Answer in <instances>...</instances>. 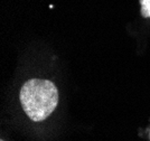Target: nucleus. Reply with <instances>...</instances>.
I'll return each mask as SVG.
<instances>
[{
  "label": "nucleus",
  "mask_w": 150,
  "mask_h": 141,
  "mask_svg": "<svg viewBox=\"0 0 150 141\" xmlns=\"http://www.w3.org/2000/svg\"><path fill=\"white\" fill-rule=\"evenodd\" d=\"M19 100L26 114L33 121H43L56 109L58 91L53 82L47 80H29L23 85Z\"/></svg>",
  "instance_id": "nucleus-1"
},
{
  "label": "nucleus",
  "mask_w": 150,
  "mask_h": 141,
  "mask_svg": "<svg viewBox=\"0 0 150 141\" xmlns=\"http://www.w3.org/2000/svg\"><path fill=\"white\" fill-rule=\"evenodd\" d=\"M141 5V16L144 18H150V0H140Z\"/></svg>",
  "instance_id": "nucleus-2"
},
{
  "label": "nucleus",
  "mask_w": 150,
  "mask_h": 141,
  "mask_svg": "<svg viewBox=\"0 0 150 141\" xmlns=\"http://www.w3.org/2000/svg\"><path fill=\"white\" fill-rule=\"evenodd\" d=\"M1 141H4V140H1Z\"/></svg>",
  "instance_id": "nucleus-3"
}]
</instances>
